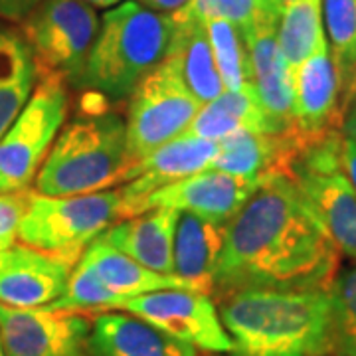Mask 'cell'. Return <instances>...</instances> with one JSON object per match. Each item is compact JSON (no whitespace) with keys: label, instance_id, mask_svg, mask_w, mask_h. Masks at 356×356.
I'll use <instances>...</instances> for the list:
<instances>
[{"label":"cell","instance_id":"1","mask_svg":"<svg viewBox=\"0 0 356 356\" xmlns=\"http://www.w3.org/2000/svg\"><path fill=\"white\" fill-rule=\"evenodd\" d=\"M341 252L289 177L259 182L232 216L214 273V293L267 287L327 291Z\"/></svg>","mask_w":356,"mask_h":356},{"label":"cell","instance_id":"2","mask_svg":"<svg viewBox=\"0 0 356 356\" xmlns=\"http://www.w3.org/2000/svg\"><path fill=\"white\" fill-rule=\"evenodd\" d=\"M218 297V315L234 344L232 356L329 353L327 291L245 287Z\"/></svg>","mask_w":356,"mask_h":356},{"label":"cell","instance_id":"3","mask_svg":"<svg viewBox=\"0 0 356 356\" xmlns=\"http://www.w3.org/2000/svg\"><path fill=\"white\" fill-rule=\"evenodd\" d=\"M175 34L172 14L156 13L137 0L107 8L88 56L79 89L121 102L161 64Z\"/></svg>","mask_w":356,"mask_h":356},{"label":"cell","instance_id":"4","mask_svg":"<svg viewBox=\"0 0 356 356\" xmlns=\"http://www.w3.org/2000/svg\"><path fill=\"white\" fill-rule=\"evenodd\" d=\"M127 159V129L119 115L105 107L89 109L67 123L54 140L36 177L44 196H77L123 184Z\"/></svg>","mask_w":356,"mask_h":356},{"label":"cell","instance_id":"5","mask_svg":"<svg viewBox=\"0 0 356 356\" xmlns=\"http://www.w3.org/2000/svg\"><path fill=\"white\" fill-rule=\"evenodd\" d=\"M117 220H121L119 191L77 196H44L32 192L18 226V240L76 266L89 243Z\"/></svg>","mask_w":356,"mask_h":356},{"label":"cell","instance_id":"6","mask_svg":"<svg viewBox=\"0 0 356 356\" xmlns=\"http://www.w3.org/2000/svg\"><path fill=\"white\" fill-rule=\"evenodd\" d=\"M99 30L95 8L83 0H42L20 22L38 77H60L79 89Z\"/></svg>","mask_w":356,"mask_h":356},{"label":"cell","instance_id":"7","mask_svg":"<svg viewBox=\"0 0 356 356\" xmlns=\"http://www.w3.org/2000/svg\"><path fill=\"white\" fill-rule=\"evenodd\" d=\"M341 143L343 129L311 139L287 177L323 222L341 255L356 261V192L341 166Z\"/></svg>","mask_w":356,"mask_h":356},{"label":"cell","instance_id":"8","mask_svg":"<svg viewBox=\"0 0 356 356\" xmlns=\"http://www.w3.org/2000/svg\"><path fill=\"white\" fill-rule=\"evenodd\" d=\"M129 97L125 123L129 166L178 139L202 107L186 88L177 62L168 54L140 79Z\"/></svg>","mask_w":356,"mask_h":356},{"label":"cell","instance_id":"9","mask_svg":"<svg viewBox=\"0 0 356 356\" xmlns=\"http://www.w3.org/2000/svg\"><path fill=\"white\" fill-rule=\"evenodd\" d=\"M67 86L60 77H38L20 115L0 137V192L26 191L38 177L67 117Z\"/></svg>","mask_w":356,"mask_h":356},{"label":"cell","instance_id":"10","mask_svg":"<svg viewBox=\"0 0 356 356\" xmlns=\"http://www.w3.org/2000/svg\"><path fill=\"white\" fill-rule=\"evenodd\" d=\"M159 331L208 353H232L234 344L208 295L191 289H163L129 297L117 307Z\"/></svg>","mask_w":356,"mask_h":356},{"label":"cell","instance_id":"11","mask_svg":"<svg viewBox=\"0 0 356 356\" xmlns=\"http://www.w3.org/2000/svg\"><path fill=\"white\" fill-rule=\"evenodd\" d=\"M91 325L58 309H16L0 303V341L6 356H89Z\"/></svg>","mask_w":356,"mask_h":356},{"label":"cell","instance_id":"12","mask_svg":"<svg viewBox=\"0 0 356 356\" xmlns=\"http://www.w3.org/2000/svg\"><path fill=\"white\" fill-rule=\"evenodd\" d=\"M218 153L216 140L198 137H178L159 147L137 163L129 166L123 177L121 218L137 216L143 202L156 191L182 178L202 172L212 166Z\"/></svg>","mask_w":356,"mask_h":356},{"label":"cell","instance_id":"13","mask_svg":"<svg viewBox=\"0 0 356 356\" xmlns=\"http://www.w3.org/2000/svg\"><path fill=\"white\" fill-rule=\"evenodd\" d=\"M293 129L317 139L343 127L341 81L327 40L291 72Z\"/></svg>","mask_w":356,"mask_h":356},{"label":"cell","instance_id":"14","mask_svg":"<svg viewBox=\"0 0 356 356\" xmlns=\"http://www.w3.org/2000/svg\"><path fill=\"white\" fill-rule=\"evenodd\" d=\"M259 182L218 168H206L151 194L140 206L139 214L154 208H172L228 224Z\"/></svg>","mask_w":356,"mask_h":356},{"label":"cell","instance_id":"15","mask_svg":"<svg viewBox=\"0 0 356 356\" xmlns=\"http://www.w3.org/2000/svg\"><path fill=\"white\" fill-rule=\"evenodd\" d=\"M74 264L28 245H14L0 255V303L40 309L64 295Z\"/></svg>","mask_w":356,"mask_h":356},{"label":"cell","instance_id":"16","mask_svg":"<svg viewBox=\"0 0 356 356\" xmlns=\"http://www.w3.org/2000/svg\"><path fill=\"white\" fill-rule=\"evenodd\" d=\"M250 54V83L266 113L271 133L293 129L291 72L277 46V24L242 32Z\"/></svg>","mask_w":356,"mask_h":356},{"label":"cell","instance_id":"17","mask_svg":"<svg viewBox=\"0 0 356 356\" xmlns=\"http://www.w3.org/2000/svg\"><path fill=\"white\" fill-rule=\"evenodd\" d=\"M178 210L154 208L137 216L125 218L103 232V242L113 245L140 266L175 275V228Z\"/></svg>","mask_w":356,"mask_h":356},{"label":"cell","instance_id":"18","mask_svg":"<svg viewBox=\"0 0 356 356\" xmlns=\"http://www.w3.org/2000/svg\"><path fill=\"white\" fill-rule=\"evenodd\" d=\"M89 356H196V348L135 315L105 313L91 325Z\"/></svg>","mask_w":356,"mask_h":356},{"label":"cell","instance_id":"19","mask_svg":"<svg viewBox=\"0 0 356 356\" xmlns=\"http://www.w3.org/2000/svg\"><path fill=\"white\" fill-rule=\"evenodd\" d=\"M228 224L178 212L175 228V275L204 295L214 293V273Z\"/></svg>","mask_w":356,"mask_h":356},{"label":"cell","instance_id":"20","mask_svg":"<svg viewBox=\"0 0 356 356\" xmlns=\"http://www.w3.org/2000/svg\"><path fill=\"white\" fill-rule=\"evenodd\" d=\"M172 18L175 34L170 40L168 56L177 62L178 72L192 95L206 105L226 91L218 74L206 24L177 13L172 14Z\"/></svg>","mask_w":356,"mask_h":356},{"label":"cell","instance_id":"21","mask_svg":"<svg viewBox=\"0 0 356 356\" xmlns=\"http://www.w3.org/2000/svg\"><path fill=\"white\" fill-rule=\"evenodd\" d=\"M81 259H86L89 266L93 267V271L97 273L103 285L119 297V305L129 297L163 291V289H191L194 291L191 283H186L177 275H165V273H159L149 267L140 266L139 261L115 250L113 245L103 242L102 238L89 243Z\"/></svg>","mask_w":356,"mask_h":356},{"label":"cell","instance_id":"22","mask_svg":"<svg viewBox=\"0 0 356 356\" xmlns=\"http://www.w3.org/2000/svg\"><path fill=\"white\" fill-rule=\"evenodd\" d=\"M243 131L271 133L252 83L243 86L238 91H224L216 99L202 105L182 135L220 140Z\"/></svg>","mask_w":356,"mask_h":356},{"label":"cell","instance_id":"23","mask_svg":"<svg viewBox=\"0 0 356 356\" xmlns=\"http://www.w3.org/2000/svg\"><path fill=\"white\" fill-rule=\"evenodd\" d=\"M36 81L32 51L20 30L0 22V137L24 109Z\"/></svg>","mask_w":356,"mask_h":356},{"label":"cell","instance_id":"24","mask_svg":"<svg viewBox=\"0 0 356 356\" xmlns=\"http://www.w3.org/2000/svg\"><path fill=\"white\" fill-rule=\"evenodd\" d=\"M323 0H295L283 8L277 22V46L293 72L325 42Z\"/></svg>","mask_w":356,"mask_h":356},{"label":"cell","instance_id":"25","mask_svg":"<svg viewBox=\"0 0 356 356\" xmlns=\"http://www.w3.org/2000/svg\"><path fill=\"white\" fill-rule=\"evenodd\" d=\"M329 353L332 356H356V261L339 269L329 289Z\"/></svg>","mask_w":356,"mask_h":356},{"label":"cell","instance_id":"26","mask_svg":"<svg viewBox=\"0 0 356 356\" xmlns=\"http://www.w3.org/2000/svg\"><path fill=\"white\" fill-rule=\"evenodd\" d=\"M323 20L343 97L356 67V0H323Z\"/></svg>","mask_w":356,"mask_h":356},{"label":"cell","instance_id":"27","mask_svg":"<svg viewBox=\"0 0 356 356\" xmlns=\"http://www.w3.org/2000/svg\"><path fill=\"white\" fill-rule=\"evenodd\" d=\"M177 14L194 18L202 24L226 20L242 32L264 24H277L281 16L269 0H191Z\"/></svg>","mask_w":356,"mask_h":356},{"label":"cell","instance_id":"28","mask_svg":"<svg viewBox=\"0 0 356 356\" xmlns=\"http://www.w3.org/2000/svg\"><path fill=\"white\" fill-rule=\"evenodd\" d=\"M208 40L216 60L218 74L226 91H238L250 83V54L242 30L226 20L206 24Z\"/></svg>","mask_w":356,"mask_h":356},{"label":"cell","instance_id":"29","mask_svg":"<svg viewBox=\"0 0 356 356\" xmlns=\"http://www.w3.org/2000/svg\"><path fill=\"white\" fill-rule=\"evenodd\" d=\"M117 305H119V297L109 291L97 277V273L93 271V267L79 257V261L72 269L64 295L48 305V309L77 313V311L117 309Z\"/></svg>","mask_w":356,"mask_h":356},{"label":"cell","instance_id":"30","mask_svg":"<svg viewBox=\"0 0 356 356\" xmlns=\"http://www.w3.org/2000/svg\"><path fill=\"white\" fill-rule=\"evenodd\" d=\"M32 191L0 192V255L16 245L18 226L24 216Z\"/></svg>","mask_w":356,"mask_h":356},{"label":"cell","instance_id":"31","mask_svg":"<svg viewBox=\"0 0 356 356\" xmlns=\"http://www.w3.org/2000/svg\"><path fill=\"white\" fill-rule=\"evenodd\" d=\"M42 0H0V18L8 22H22Z\"/></svg>","mask_w":356,"mask_h":356},{"label":"cell","instance_id":"32","mask_svg":"<svg viewBox=\"0 0 356 356\" xmlns=\"http://www.w3.org/2000/svg\"><path fill=\"white\" fill-rule=\"evenodd\" d=\"M341 166L344 177L348 178L350 186L356 192V143L346 135H343V143H341Z\"/></svg>","mask_w":356,"mask_h":356},{"label":"cell","instance_id":"33","mask_svg":"<svg viewBox=\"0 0 356 356\" xmlns=\"http://www.w3.org/2000/svg\"><path fill=\"white\" fill-rule=\"evenodd\" d=\"M137 2H140L147 8H151V10H156V13L175 14L180 8H184L191 0H137Z\"/></svg>","mask_w":356,"mask_h":356},{"label":"cell","instance_id":"34","mask_svg":"<svg viewBox=\"0 0 356 356\" xmlns=\"http://www.w3.org/2000/svg\"><path fill=\"white\" fill-rule=\"evenodd\" d=\"M353 107H356V67L355 72H353V76H350V81L346 83V88L343 91V97H341V111H343V117Z\"/></svg>","mask_w":356,"mask_h":356},{"label":"cell","instance_id":"35","mask_svg":"<svg viewBox=\"0 0 356 356\" xmlns=\"http://www.w3.org/2000/svg\"><path fill=\"white\" fill-rule=\"evenodd\" d=\"M343 135L356 143V113H346L343 119Z\"/></svg>","mask_w":356,"mask_h":356},{"label":"cell","instance_id":"36","mask_svg":"<svg viewBox=\"0 0 356 356\" xmlns=\"http://www.w3.org/2000/svg\"><path fill=\"white\" fill-rule=\"evenodd\" d=\"M83 2L91 4L93 8H111V6H117L121 0H83Z\"/></svg>","mask_w":356,"mask_h":356},{"label":"cell","instance_id":"37","mask_svg":"<svg viewBox=\"0 0 356 356\" xmlns=\"http://www.w3.org/2000/svg\"><path fill=\"white\" fill-rule=\"evenodd\" d=\"M271 2V6L277 10V13H283V8L287 6V4H291V2H295V0H269Z\"/></svg>","mask_w":356,"mask_h":356},{"label":"cell","instance_id":"38","mask_svg":"<svg viewBox=\"0 0 356 356\" xmlns=\"http://www.w3.org/2000/svg\"><path fill=\"white\" fill-rule=\"evenodd\" d=\"M0 356H6V353H4V346H2V341H0Z\"/></svg>","mask_w":356,"mask_h":356},{"label":"cell","instance_id":"39","mask_svg":"<svg viewBox=\"0 0 356 356\" xmlns=\"http://www.w3.org/2000/svg\"><path fill=\"white\" fill-rule=\"evenodd\" d=\"M348 113H356V107H353V109H350V111H348Z\"/></svg>","mask_w":356,"mask_h":356},{"label":"cell","instance_id":"40","mask_svg":"<svg viewBox=\"0 0 356 356\" xmlns=\"http://www.w3.org/2000/svg\"><path fill=\"white\" fill-rule=\"evenodd\" d=\"M325 356H332V355H325Z\"/></svg>","mask_w":356,"mask_h":356}]
</instances>
